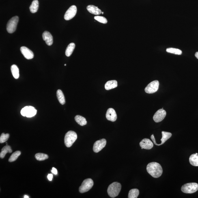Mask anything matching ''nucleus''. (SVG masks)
Returning a JSON list of instances; mask_svg holds the SVG:
<instances>
[{
	"label": "nucleus",
	"instance_id": "f257e3e1",
	"mask_svg": "<svg viewBox=\"0 0 198 198\" xmlns=\"http://www.w3.org/2000/svg\"><path fill=\"white\" fill-rule=\"evenodd\" d=\"M147 173L154 178H158L162 174V168L158 162H153L147 164Z\"/></svg>",
	"mask_w": 198,
	"mask_h": 198
},
{
	"label": "nucleus",
	"instance_id": "f03ea898",
	"mask_svg": "<svg viewBox=\"0 0 198 198\" xmlns=\"http://www.w3.org/2000/svg\"><path fill=\"white\" fill-rule=\"evenodd\" d=\"M121 185L120 184L117 182H115L108 187L107 192L110 197L115 198L119 195L121 189Z\"/></svg>",
	"mask_w": 198,
	"mask_h": 198
},
{
	"label": "nucleus",
	"instance_id": "7ed1b4c3",
	"mask_svg": "<svg viewBox=\"0 0 198 198\" xmlns=\"http://www.w3.org/2000/svg\"><path fill=\"white\" fill-rule=\"evenodd\" d=\"M77 139V135L75 132L70 131L65 134L64 143L65 146L68 147L72 146Z\"/></svg>",
	"mask_w": 198,
	"mask_h": 198
},
{
	"label": "nucleus",
	"instance_id": "20e7f679",
	"mask_svg": "<svg viewBox=\"0 0 198 198\" xmlns=\"http://www.w3.org/2000/svg\"><path fill=\"white\" fill-rule=\"evenodd\" d=\"M181 189L185 193H193L198 190V184L195 182L188 183L183 185Z\"/></svg>",
	"mask_w": 198,
	"mask_h": 198
},
{
	"label": "nucleus",
	"instance_id": "39448f33",
	"mask_svg": "<svg viewBox=\"0 0 198 198\" xmlns=\"http://www.w3.org/2000/svg\"><path fill=\"white\" fill-rule=\"evenodd\" d=\"M94 182L92 179L88 178L85 179L79 188V192L82 193L89 191L92 188Z\"/></svg>",
	"mask_w": 198,
	"mask_h": 198
},
{
	"label": "nucleus",
	"instance_id": "423d86ee",
	"mask_svg": "<svg viewBox=\"0 0 198 198\" xmlns=\"http://www.w3.org/2000/svg\"><path fill=\"white\" fill-rule=\"evenodd\" d=\"M19 18L17 16L14 17L9 20L7 25V30L9 33H12L16 30Z\"/></svg>",
	"mask_w": 198,
	"mask_h": 198
},
{
	"label": "nucleus",
	"instance_id": "0eeeda50",
	"mask_svg": "<svg viewBox=\"0 0 198 198\" xmlns=\"http://www.w3.org/2000/svg\"><path fill=\"white\" fill-rule=\"evenodd\" d=\"M37 110L32 106H26L22 108L21 111V115L23 116L32 117L36 115Z\"/></svg>",
	"mask_w": 198,
	"mask_h": 198
},
{
	"label": "nucleus",
	"instance_id": "6e6552de",
	"mask_svg": "<svg viewBox=\"0 0 198 198\" xmlns=\"http://www.w3.org/2000/svg\"><path fill=\"white\" fill-rule=\"evenodd\" d=\"M159 83L158 80L151 82L146 87L145 91L147 94H153L158 90Z\"/></svg>",
	"mask_w": 198,
	"mask_h": 198
},
{
	"label": "nucleus",
	"instance_id": "1a4fd4ad",
	"mask_svg": "<svg viewBox=\"0 0 198 198\" xmlns=\"http://www.w3.org/2000/svg\"><path fill=\"white\" fill-rule=\"evenodd\" d=\"M77 9L76 6L72 5L67 10L64 15L65 20H69L72 19L75 16L77 13Z\"/></svg>",
	"mask_w": 198,
	"mask_h": 198
},
{
	"label": "nucleus",
	"instance_id": "9d476101",
	"mask_svg": "<svg viewBox=\"0 0 198 198\" xmlns=\"http://www.w3.org/2000/svg\"><path fill=\"white\" fill-rule=\"evenodd\" d=\"M162 139H161V141H162V143L160 144H158L156 143L155 139L154 134H152V135H151V139L152 140L153 142H154L155 145L158 146H160L163 144L165 143L167 140L169 139L171 137L172 134L170 132L162 131Z\"/></svg>",
	"mask_w": 198,
	"mask_h": 198
},
{
	"label": "nucleus",
	"instance_id": "9b49d317",
	"mask_svg": "<svg viewBox=\"0 0 198 198\" xmlns=\"http://www.w3.org/2000/svg\"><path fill=\"white\" fill-rule=\"evenodd\" d=\"M106 143V140L105 139L97 141L95 142L94 146H93V151L95 153H98L100 152L105 147Z\"/></svg>",
	"mask_w": 198,
	"mask_h": 198
},
{
	"label": "nucleus",
	"instance_id": "f8f14e48",
	"mask_svg": "<svg viewBox=\"0 0 198 198\" xmlns=\"http://www.w3.org/2000/svg\"><path fill=\"white\" fill-rule=\"evenodd\" d=\"M166 115V112L163 109L158 110L154 114L153 119L156 123H159L162 121L165 118Z\"/></svg>",
	"mask_w": 198,
	"mask_h": 198
},
{
	"label": "nucleus",
	"instance_id": "ddd939ff",
	"mask_svg": "<svg viewBox=\"0 0 198 198\" xmlns=\"http://www.w3.org/2000/svg\"><path fill=\"white\" fill-rule=\"evenodd\" d=\"M20 51L22 55L27 59H31L34 57V54L32 51L25 46H22L20 48Z\"/></svg>",
	"mask_w": 198,
	"mask_h": 198
},
{
	"label": "nucleus",
	"instance_id": "4468645a",
	"mask_svg": "<svg viewBox=\"0 0 198 198\" xmlns=\"http://www.w3.org/2000/svg\"><path fill=\"white\" fill-rule=\"evenodd\" d=\"M139 145L142 149H147V150H150L154 147V144L152 141L147 139H145L142 140L139 143Z\"/></svg>",
	"mask_w": 198,
	"mask_h": 198
},
{
	"label": "nucleus",
	"instance_id": "2eb2a0df",
	"mask_svg": "<svg viewBox=\"0 0 198 198\" xmlns=\"http://www.w3.org/2000/svg\"><path fill=\"white\" fill-rule=\"evenodd\" d=\"M106 117L108 120L115 121L117 119V116L115 110L113 108H110L106 112Z\"/></svg>",
	"mask_w": 198,
	"mask_h": 198
},
{
	"label": "nucleus",
	"instance_id": "dca6fc26",
	"mask_svg": "<svg viewBox=\"0 0 198 198\" xmlns=\"http://www.w3.org/2000/svg\"><path fill=\"white\" fill-rule=\"evenodd\" d=\"M43 40L45 41L46 44L48 46H51L53 44V38L51 34L49 32L44 31L42 34Z\"/></svg>",
	"mask_w": 198,
	"mask_h": 198
},
{
	"label": "nucleus",
	"instance_id": "f3484780",
	"mask_svg": "<svg viewBox=\"0 0 198 198\" xmlns=\"http://www.w3.org/2000/svg\"><path fill=\"white\" fill-rule=\"evenodd\" d=\"M87 9L90 13L98 15L102 13V11L97 7L93 5L88 6Z\"/></svg>",
	"mask_w": 198,
	"mask_h": 198
},
{
	"label": "nucleus",
	"instance_id": "a211bd4d",
	"mask_svg": "<svg viewBox=\"0 0 198 198\" xmlns=\"http://www.w3.org/2000/svg\"><path fill=\"white\" fill-rule=\"evenodd\" d=\"M117 86V82L115 80H110L107 82L105 86V89L107 90L114 89Z\"/></svg>",
	"mask_w": 198,
	"mask_h": 198
},
{
	"label": "nucleus",
	"instance_id": "6ab92c4d",
	"mask_svg": "<svg viewBox=\"0 0 198 198\" xmlns=\"http://www.w3.org/2000/svg\"><path fill=\"white\" fill-rule=\"evenodd\" d=\"M189 162L192 165L198 167V155L197 153L191 155L189 158Z\"/></svg>",
	"mask_w": 198,
	"mask_h": 198
},
{
	"label": "nucleus",
	"instance_id": "aec40b11",
	"mask_svg": "<svg viewBox=\"0 0 198 198\" xmlns=\"http://www.w3.org/2000/svg\"><path fill=\"white\" fill-rule=\"evenodd\" d=\"M75 47V44L74 43H70L68 45L66 48V51H65V55L67 57H70Z\"/></svg>",
	"mask_w": 198,
	"mask_h": 198
},
{
	"label": "nucleus",
	"instance_id": "412c9836",
	"mask_svg": "<svg viewBox=\"0 0 198 198\" xmlns=\"http://www.w3.org/2000/svg\"><path fill=\"white\" fill-rule=\"evenodd\" d=\"M12 152V149L10 146L6 145L2 149L1 152L0 153V158H3L7 153H11Z\"/></svg>",
	"mask_w": 198,
	"mask_h": 198
},
{
	"label": "nucleus",
	"instance_id": "4be33fe9",
	"mask_svg": "<svg viewBox=\"0 0 198 198\" xmlns=\"http://www.w3.org/2000/svg\"><path fill=\"white\" fill-rule=\"evenodd\" d=\"M39 5V3L38 0H34V1H33L30 6L29 7L30 12L32 13H36L38 9Z\"/></svg>",
	"mask_w": 198,
	"mask_h": 198
},
{
	"label": "nucleus",
	"instance_id": "5701e85b",
	"mask_svg": "<svg viewBox=\"0 0 198 198\" xmlns=\"http://www.w3.org/2000/svg\"><path fill=\"white\" fill-rule=\"evenodd\" d=\"M11 70L15 79H18L19 77V70L17 66L16 65H12L11 67Z\"/></svg>",
	"mask_w": 198,
	"mask_h": 198
},
{
	"label": "nucleus",
	"instance_id": "b1692460",
	"mask_svg": "<svg viewBox=\"0 0 198 198\" xmlns=\"http://www.w3.org/2000/svg\"><path fill=\"white\" fill-rule=\"evenodd\" d=\"M75 120L76 122L80 126H84L87 124L86 120L83 116L80 115H77L75 117Z\"/></svg>",
	"mask_w": 198,
	"mask_h": 198
},
{
	"label": "nucleus",
	"instance_id": "393cba45",
	"mask_svg": "<svg viewBox=\"0 0 198 198\" xmlns=\"http://www.w3.org/2000/svg\"><path fill=\"white\" fill-rule=\"evenodd\" d=\"M57 96L60 103L62 105L65 103V98L63 91L61 89H58L57 92Z\"/></svg>",
	"mask_w": 198,
	"mask_h": 198
},
{
	"label": "nucleus",
	"instance_id": "a878e982",
	"mask_svg": "<svg viewBox=\"0 0 198 198\" xmlns=\"http://www.w3.org/2000/svg\"><path fill=\"white\" fill-rule=\"evenodd\" d=\"M139 190L137 188H133L129 192L128 198H137L139 195Z\"/></svg>",
	"mask_w": 198,
	"mask_h": 198
},
{
	"label": "nucleus",
	"instance_id": "bb28decb",
	"mask_svg": "<svg viewBox=\"0 0 198 198\" xmlns=\"http://www.w3.org/2000/svg\"><path fill=\"white\" fill-rule=\"evenodd\" d=\"M166 51L168 53L175 54V55H182V51L181 50L177 48H167L166 49Z\"/></svg>",
	"mask_w": 198,
	"mask_h": 198
},
{
	"label": "nucleus",
	"instance_id": "cd10ccee",
	"mask_svg": "<svg viewBox=\"0 0 198 198\" xmlns=\"http://www.w3.org/2000/svg\"><path fill=\"white\" fill-rule=\"evenodd\" d=\"M21 154V152L20 151H17L16 152L13 153L10 158H9V162H14L17 159L18 157Z\"/></svg>",
	"mask_w": 198,
	"mask_h": 198
},
{
	"label": "nucleus",
	"instance_id": "c85d7f7f",
	"mask_svg": "<svg viewBox=\"0 0 198 198\" xmlns=\"http://www.w3.org/2000/svg\"><path fill=\"white\" fill-rule=\"evenodd\" d=\"M35 158L38 161H44L48 158V156L47 154H42V153H38L35 154Z\"/></svg>",
	"mask_w": 198,
	"mask_h": 198
},
{
	"label": "nucleus",
	"instance_id": "c756f323",
	"mask_svg": "<svg viewBox=\"0 0 198 198\" xmlns=\"http://www.w3.org/2000/svg\"><path fill=\"white\" fill-rule=\"evenodd\" d=\"M9 137V134H5L2 133L1 134V137H0V143H5V142L7 141Z\"/></svg>",
	"mask_w": 198,
	"mask_h": 198
},
{
	"label": "nucleus",
	"instance_id": "7c9ffc66",
	"mask_svg": "<svg viewBox=\"0 0 198 198\" xmlns=\"http://www.w3.org/2000/svg\"><path fill=\"white\" fill-rule=\"evenodd\" d=\"M94 19L97 21L103 24H105L107 23L108 20L104 17L101 16H96L94 17Z\"/></svg>",
	"mask_w": 198,
	"mask_h": 198
},
{
	"label": "nucleus",
	"instance_id": "2f4dec72",
	"mask_svg": "<svg viewBox=\"0 0 198 198\" xmlns=\"http://www.w3.org/2000/svg\"><path fill=\"white\" fill-rule=\"evenodd\" d=\"M51 172L55 175H57L58 173L57 169H55V167H53V168H52Z\"/></svg>",
	"mask_w": 198,
	"mask_h": 198
},
{
	"label": "nucleus",
	"instance_id": "473e14b6",
	"mask_svg": "<svg viewBox=\"0 0 198 198\" xmlns=\"http://www.w3.org/2000/svg\"><path fill=\"white\" fill-rule=\"evenodd\" d=\"M53 178V175L52 174H48V180L50 181H51L52 180V179Z\"/></svg>",
	"mask_w": 198,
	"mask_h": 198
},
{
	"label": "nucleus",
	"instance_id": "72a5a7b5",
	"mask_svg": "<svg viewBox=\"0 0 198 198\" xmlns=\"http://www.w3.org/2000/svg\"><path fill=\"white\" fill-rule=\"evenodd\" d=\"M195 57H196V58L198 59V52H196V53H195Z\"/></svg>",
	"mask_w": 198,
	"mask_h": 198
},
{
	"label": "nucleus",
	"instance_id": "f704fd0d",
	"mask_svg": "<svg viewBox=\"0 0 198 198\" xmlns=\"http://www.w3.org/2000/svg\"><path fill=\"white\" fill-rule=\"evenodd\" d=\"M24 198H29V196H28L25 195V196H24Z\"/></svg>",
	"mask_w": 198,
	"mask_h": 198
},
{
	"label": "nucleus",
	"instance_id": "c9c22d12",
	"mask_svg": "<svg viewBox=\"0 0 198 198\" xmlns=\"http://www.w3.org/2000/svg\"><path fill=\"white\" fill-rule=\"evenodd\" d=\"M102 14H104V12H102Z\"/></svg>",
	"mask_w": 198,
	"mask_h": 198
},
{
	"label": "nucleus",
	"instance_id": "e433bc0d",
	"mask_svg": "<svg viewBox=\"0 0 198 198\" xmlns=\"http://www.w3.org/2000/svg\"><path fill=\"white\" fill-rule=\"evenodd\" d=\"M66 64H65V66H66Z\"/></svg>",
	"mask_w": 198,
	"mask_h": 198
}]
</instances>
